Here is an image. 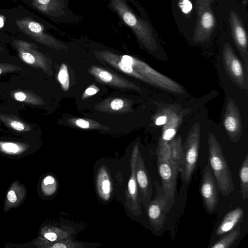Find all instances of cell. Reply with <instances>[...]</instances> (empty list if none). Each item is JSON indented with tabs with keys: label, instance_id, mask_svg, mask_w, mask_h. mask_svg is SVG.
Instances as JSON below:
<instances>
[{
	"label": "cell",
	"instance_id": "6da1fadb",
	"mask_svg": "<svg viewBox=\"0 0 248 248\" xmlns=\"http://www.w3.org/2000/svg\"><path fill=\"white\" fill-rule=\"evenodd\" d=\"M209 164L214 172L218 190L226 196L234 189L232 173L224 156L221 146L215 136L208 134Z\"/></svg>",
	"mask_w": 248,
	"mask_h": 248
},
{
	"label": "cell",
	"instance_id": "7a4b0ae2",
	"mask_svg": "<svg viewBox=\"0 0 248 248\" xmlns=\"http://www.w3.org/2000/svg\"><path fill=\"white\" fill-rule=\"evenodd\" d=\"M124 63L133 67L142 77L143 80L146 82L169 92L177 93L184 92L183 88L180 85L139 60L127 55L124 58Z\"/></svg>",
	"mask_w": 248,
	"mask_h": 248
},
{
	"label": "cell",
	"instance_id": "3957f363",
	"mask_svg": "<svg viewBox=\"0 0 248 248\" xmlns=\"http://www.w3.org/2000/svg\"><path fill=\"white\" fill-rule=\"evenodd\" d=\"M153 184L155 188L156 196L147 206V215L153 228L158 231L163 227L166 216L173 204L167 198L158 181L155 180Z\"/></svg>",
	"mask_w": 248,
	"mask_h": 248
},
{
	"label": "cell",
	"instance_id": "277c9868",
	"mask_svg": "<svg viewBox=\"0 0 248 248\" xmlns=\"http://www.w3.org/2000/svg\"><path fill=\"white\" fill-rule=\"evenodd\" d=\"M200 142V128L198 124L193 125L187 135L183 149L185 164L181 172L182 179L185 183L191 179L198 161Z\"/></svg>",
	"mask_w": 248,
	"mask_h": 248
},
{
	"label": "cell",
	"instance_id": "5b68a950",
	"mask_svg": "<svg viewBox=\"0 0 248 248\" xmlns=\"http://www.w3.org/2000/svg\"><path fill=\"white\" fill-rule=\"evenodd\" d=\"M110 5L123 21L133 30L140 40L145 45H150V36L146 25L136 17L124 0H111Z\"/></svg>",
	"mask_w": 248,
	"mask_h": 248
},
{
	"label": "cell",
	"instance_id": "8992f818",
	"mask_svg": "<svg viewBox=\"0 0 248 248\" xmlns=\"http://www.w3.org/2000/svg\"><path fill=\"white\" fill-rule=\"evenodd\" d=\"M200 191L205 209L209 214H211L218 203V189L209 163L203 169Z\"/></svg>",
	"mask_w": 248,
	"mask_h": 248
},
{
	"label": "cell",
	"instance_id": "52a82bcc",
	"mask_svg": "<svg viewBox=\"0 0 248 248\" xmlns=\"http://www.w3.org/2000/svg\"><path fill=\"white\" fill-rule=\"evenodd\" d=\"M16 23L21 31L37 42L55 48L65 47L59 41L46 33L42 25L29 17L17 20Z\"/></svg>",
	"mask_w": 248,
	"mask_h": 248
},
{
	"label": "cell",
	"instance_id": "ba28073f",
	"mask_svg": "<svg viewBox=\"0 0 248 248\" xmlns=\"http://www.w3.org/2000/svg\"><path fill=\"white\" fill-rule=\"evenodd\" d=\"M157 166L165 194L174 204L178 170L171 161L159 157H157Z\"/></svg>",
	"mask_w": 248,
	"mask_h": 248
},
{
	"label": "cell",
	"instance_id": "9c48e42d",
	"mask_svg": "<svg viewBox=\"0 0 248 248\" xmlns=\"http://www.w3.org/2000/svg\"><path fill=\"white\" fill-rule=\"evenodd\" d=\"M13 45L24 62L35 67L45 68L44 57L36 49L35 45L22 40H15Z\"/></svg>",
	"mask_w": 248,
	"mask_h": 248
},
{
	"label": "cell",
	"instance_id": "30bf717a",
	"mask_svg": "<svg viewBox=\"0 0 248 248\" xmlns=\"http://www.w3.org/2000/svg\"><path fill=\"white\" fill-rule=\"evenodd\" d=\"M223 123L231 140L237 141L241 135V125L238 110L232 101L228 102L227 105Z\"/></svg>",
	"mask_w": 248,
	"mask_h": 248
},
{
	"label": "cell",
	"instance_id": "8fae6325",
	"mask_svg": "<svg viewBox=\"0 0 248 248\" xmlns=\"http://www.w3.org/2000/svg\"><path fill=\"white\" fill-rule=\"evenodd\" d=\"M136 180L141 192V199L144 205L147 207L151 201L152 186L147 171L141 156H138L136 167Z\"/></svg>",
	"mask_w": 248,
	"mask_h": 248
},
{
	"label": "cell",
	"instance_id": "7c38bea8",
	"mask_svg": "<svg viewBox=\"0 0 248 248\" xmlns=\"http://www.w3.org/2000/svg\"><path fill=\"white\" fill-rule=\"evenodd\" d=\"M223 56L225 65L229 75L239 84H243L244 73L240 61L229 48L224 51Z\"/></svg>",
	"mask_w": 248,
	"mask_h": 248
},
{
	"label": "cell",
	"instance_id": "4fadbf2b",
	"mask_svg": "<svg viewBox=\"0 0 248 248\" xmlns=\"http://www.w3.org/2000/svg\"><path fill=\"white\" fill-rule=\"evenodd\" d=\"M244 213L241 207H237L228 212L218 226L216 234L221 236L233 229L240 222H242Z\"/></svg>",
	"mask_w": 248,
	"mask_h": 248
},
{
	"label": "cell",
	"instance_id": "5bb4252c",
	"mask_svg": "<svg viewBox=\"0 0 248 248\" xmlns=\"http://www.w3.org/2000/svg\"><path fill=\"white\" fill-rule=\"evenodd\" d=\"M139 155L138 144L135 146L132 157V175L128 183V190L132 201L133 208L137 214L140 212V207L138 198L137 180L136 177V167Z\"/></svg>",
	"mask_w": 248,
	"mask_h": 248
},
{
	"label": "cell",
	"instance_id": "9a60e30c",
	"mask_svg": "<svg viewBox=\"0 0 248 248\" xmlns=\"http://www.w3.org/2000/svg\"><path fill=\"white\" fill-rule=\"evenodd\" d=\"M170 149L171 159L177 169L181 172L185 164V154L181 136L179 135L172 139L169 142Z\"/></svg>",
	"mask_w": 248,
	"mask_h": 248
},
{
	"label": "cell",
	"instance_id": "2e32d148",
	"mask_svg": "<svg viewBox=\"0 0 248 248\" xmlns=\"http://www.w3.org/2000/svg\"><path fill=\"white\" fill-rule=\"evenodd\" d=\"M242 222H239L236 226L231 231L219 239L212 244L210 248H230L239 237L241 233Z\"/></svg>",
	"mask_w": 248,
	"mask_h": 248
},
{
	"label": "cell",
	"instance_id": "e0dca14e",
	"mask_svg": "<svg viewBox=\"0 0 248 248\" xmlns=\"http://www.w3.org/2000/svg\"><path fill=\"white\" fill-rule=\"evenodd\" d=\"M35 7L41 12L54 15L62 11V4L61 0H32Z\"/></svg>",
	"mask_w": 248,
	"mask_h": 248
},
{
	"label": "cell",
	"instance_id": "ac0fdd59",
	"mask_svg": "<svg viewBox=\"0 0 248 248\" xmlns=\"http://www.w3.org/2000/svg\"><path fill=\"white\" fill-rule=\"evenodd\" d=\"M241 193L243 200L248 197V155L244 158L239 170Z\"/></svg>",
	"mask_w": 248,
	"mask_h": 248
},
{
	"label": "cell",
	"instance_id": "d6986e66",
	"mask_svg": "<svg viewBox=\"0 0 248 248\" xmlns=\"http://www.w3.org/2000/svg\"><path fill=\"white\" fill-rule=\"evenodd\" d=\"M14 98L19 102H23L34 105H40L41 102L35 94L27 91H17L14 93Z\"/></svg>",
	"mask_w": 248,
	"mask_h": 248
},
{
	"label": "cell",
	"instance_id": "ffe728a7",
	"mask_svg": "<svg viewBox=\"0 0 248 248\" xmlns=\"http://www.w3.org/2000/svg\"><path fill=\"white\" fill-rule=\"evenodd\" d=\"M0 119L8 126L18 131H22L25 130H28L30 128L28 125L16 118H12L8 116H5L4 115H0Z\"/></svg>",
	"mask_w": 248,
	"mask_h": 248
},
{
	"label": "cell",
	"instance_id": "44dd1931",
	"mask_svg": "<svg viewBox=\"0 0 248 248\" xmlns=\"http://www.w3.org/2000/svg\"><path fill=\"white\" fill-rule=\"evenodd\" d=\"M156 154L157 157L171 161L169 142L160 138L156 149Z\"/></svg>",
	"mask_w": 248,
	"mask_h": 248
},
{
	"label": "cell",
	"instance_id": "7402d4cb",
	"mask_svg": "<svg viewBox=\"0 0 248 248\" xmlns=\"http://www.w3.org/2000/svg\"><path fill=\"white\" fill-rule=\"evenodd\" d=\"M166 116L167 121L164 124L163 130L171 128L177 130L180 122L178 116L171 111L168 112Z\"/></svg>",
	"mask_w": 248,
	"mask_h": 248
},
{
	"label": "cell",
	"instance_id": "603a6c76",
	"mask_svg": "<svg viewBox=\"0 0 248 248\" xmlns=\"http://www.w3.org/2000/svg\"><path fill=\"white\" fill-rule=\"evenodd\" d=\"M234 33L238 44L242 48H246L247 46V38L243 28L241 26H236Z\"/></svg>",
	"mask_w": 248,
	"mask_h": 248
},
{
	"label": "cell",
	"instance_id": "cb8c5ba5",
	"mask_svg": "<svg viewBox=\"0 0 248 248\" xmlns=\"http://www.w3.org/2000/svg\"><path fill=\"white\" fill-rule=\"evenodd\" d=\"M58 79L63 89L65 91L67 90L69 85V79L67 67L64 64H62L60 68L58 74Z\"/></svg>",
	"mask_w": 248,
	"mask_h": 248
},
{
	"label": "cell",
	"instance_id": "d4e9b609",
	"mask_svg": "<svg viewBox=\"0 0 248 248\" xmlns=\"http://www.w3.org/2000/svg\"><path fill=\"white\" fill-rule=\"evenodd\" d=\"M201 23L202 26L206 29L212 27L214 24V18L212 15L209 12L205 13L202 16Z\"/></svg>",
	"mask_w": 248,
	"mask_h": 248
},
{
	"label": "cell",
	"instance_id": "484cf974",
	"mask_svg": "<svg viewBox=\"0 0 248 248\" xmlns=\"http://www.w3.org/2000/svg\"><path fill=\"white\" fill-rule=\"evenodd\" d=\"M2 149L9 153H16L19 149V146L16 143L12 142H4L1 144Z\"/></svg>",
	"mask_w": 248,
	"mask_h": 248
},
{
	"label": "cell",
	"instance_id": "4316f807",
	"mask_svg": "<svg viewBox=\"0 0 248 248\" xmlns=\"http://www.w3.org/2000/svg\"><path fill=\"white\" fill-rule=\"evenodd\" d=\"M179 6L182 12L186 14L188 13L192 8V4L189 0H182Z\"/></svg>",
	"mask_w": 248,
	"mask_h": 248
},
{
	"label": "cell",
	"instance_id": "83f0119b",
	"mask_svg": "<svg viewBox=\"0 0 248 248\" xmlns=\"http://www.w3.org/2000/svg\"><path fill=\"white\" fill-rule=\"evenodd\" d=\"M100 186L102 193L105 196L109 195L110 193V182L108 178L101 182Z\"/></svg>",
	"mask_w": 248,
	"mask_h": 248
},
{
	"label": "cell",
	"instance_id": "f1b7e54d",
	"mask_svg": "<svg viewBox=\"0 0 248 248\" xmlns=\"http://www.w3.org/2000/svg\"><path fill=\"white\" fill-rule=\"evenodd\" d=\"M123 101L121 99H115L110 103V107L113 110H119L123 106Z\"/></svg>",
	"mask_w": 248,
	"mask_h": 248
},
{
	"label": "cell",
	"instance_id": "f546056e",
	"mask_svg": "<svg viewBox=\"0 0 248 248\" xmlns=\"http://www.w3.org/2000/svg\"><path fill=\"white\" fill-rule=\"evenodd\" d=\"M17 66L9 65V64H0V75L4 72H7L8 71H11L14 70H16Z\"/></svg>",
	"mask_w": 248,
	"mask_h": 248
},
{
	"label": "cell",
	"instance_id": "4dcf8cb0",
	"mask_svg": "<svg viewBox=\"0 0 248 248\" xmlns=\"http://www.w3.org/2000/svg\"><path fill=\"white\" fill-rule=\"evenodd\" d=\"M76 124L78 127L82 128H88L90 127V124L89 122L84 120V119H78L76 121Z\"/></svg>",
	"mask_w": 248,
	"mask_h": 248
},
{
	"label": "cell",
	"instance_id": "1f68e13d",
	"mask_svg": "<svg viewBox=\"0 0 248 248\" xmlns=\"http://www.w3.org/2000/svg\"><path fill=\"white\" fill-rule=\"evenodd\" d=\"M167 121V116L166 115H162L157 117L155 121V124L156 125H164Z\"/></svg>",
	"mask_w": 248,
	"mask_h": 248
},
{
	"label": "cell",
	"instance_id": "d6a6232c",
	"mask_svg": "<svg viewBox=\"0 0 248 248\" xmlns=\"http://www.w3.org/2000/svg\"><path fill=\"white\" fill-rule=\"evenodd\" d=\"M7 199L11 202H15L17 200L16 193L13 190H10L7 194Z\"/></svg>",
	"mask_w": 248,
	"mask_h": 248
},
{
	"label": "cell",
	"instance_id": "836d02e7",
	"mask_svg": "<svg viewBox=\"0 0 248 248\" xmlns=\"http://www.w3.org/2000/svg\"><path fill=\"white\" fill-rule=\"evenodd\" d=\"M45 238L50 241H55L57 238V236L54 232H47L44 235Z\"/></svg>",
	"mask_w": 248,
	"mask_h": 248
},
{
	"label": "cell",
	"instance_id": "e575fe53",
	"mask_svg": "<svg viewBox=\"0 0 248 248\" xmlns=\"http://www.w3.org/2000/svg\"><path fill=\"white\" fill-rule=\"evenodd\" d=\"M55 182V179L51 176H46L44 180V183L45 185H51Z\"/></svg>",
	"mask_w": 248,
	"mask_h": 248
},
{
	"label": "cell",
	"instance_id": "d590c367",
	"mask_svg": "<svg viewBox=\"0 0 248 248\" xmlns=\"http://www.w3.org/2000/svg\"><path fill=\"white\" fill-rule=\"evenodd\" d=\"M97 92V90L93 88H89L85 91V93L89 95H92L95 94Z\"/></svg>",
	"mask_w": 248,
	"mask_h": 248
},
{
	"label": "cell",
	"instance_id": "8d00e7d4",
	"mask_svg": "<svg viewBox=\"0 0 248 248\" xmlns=\"http://www.w3.org/2000/svg\"><path fill=\"white\" fill-rule=\"evenodd\" d=\"M51 247L52 248H66L68 247L64 243H58L53 245Z\"/></svg>",
	"mask_w": 248,
	"mask_h": 248
},
{
	"label": "cell",
	"instance_id": "74e56055",
	"mask_svg": "<svg viewBox=\"0 0 248 248\" xmlns=\"http://www.w3.org/2000/svg\"><path fill=\"white\" fill-rule=\"evenodd\" d=\"M3 19L0 16V28H1L3 26Z\"/></svg>",
	"mask_w": 248,
	"mask_h": 248
},
{
	"label": "cell",
	"instance_id": "f35d334b",
	"mask_svg": "<svg viewBox=\"0 0 248 248\" xmlns=\"http://www.w3.org/2000/svg\"><path fill=\"white\" fill-rule=\"evenodd\" d=\"M0 49H1V47H0Z\"/></svg>",
	"mask_w": 248,
	"mask_h": 248
}]
</instances>
